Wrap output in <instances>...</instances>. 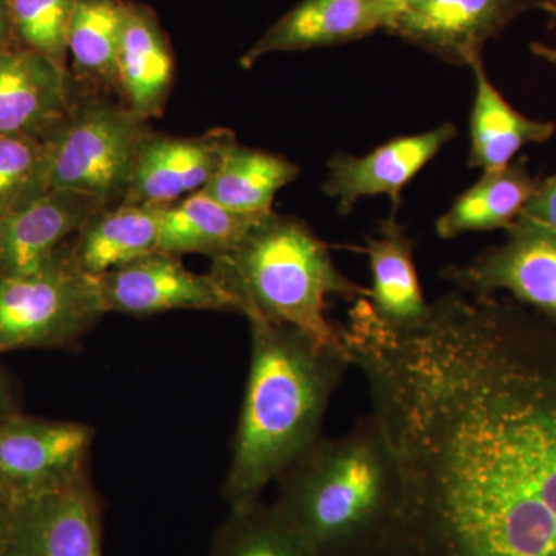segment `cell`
<instances>
[{
	"instance_id": "cell-27",
	"label": "cell",
	"mask_w": 556,
	"mask_h": 556,
	"mask_svg": "<svg viewBox=\"0 0 556 556\" xmlns=\"http://www.w3.org/2000/svg\"><path fill=\"white\" fill-rule=\"evenodd\" d=\"M13 27L27 49L65 68L76 0H9Z\"/></svg>"
},
{
	"instance_id": "cell-29",
	"label": "cell",
	"mask_w": 556,
	"mask_h": 556,
	"mask_svg": "<svg viewBox=\"0 0 556 556\" xmlns=\"http://www.w3.org/2000/svg\"><path fill=\"white\" fill-rule=\"evenodd\" d=\"M386 20V31L405 14L426 5L428 0H379Z\"/></svg>"
},
{
	"instance_id": "cell-12",
	"label": "cell",
	"mask_w": 556,
	"mask_h": 556,
	"mask_svg": "<svg viewBox=\"0 0 556 556\" xmlns=\"http://www.w3.org/2000/svg\"><path fill=\"white\" fill-rule=\"evenodd\" d=\"M457 135L455 124L391 139L364 156L338 153L328 163L325 195L338 200L340 214L353 212L362 199L388 195L397 208L405 186Z\"/></svg>"
},
{
	"instance_id": "cell-5",
	"label": "cell",
	"mask_w": 556,
	"mask_h": 556,
	"mask_svg": "<svg viewBox=\"0 0 556 556\" xmlns=\"http://www.w3.org/2000/svg\"><path fill=\"white\" fill-rule=\"evenodd\" d=\"M148 121L126 104L87 100L70 108L46 137L50 190L123 203Z\"/></svg>"
},
{
	"instance_id": "cell-2",
	"label": "cell",
	"mask_w": 556,
	"mask_h": 556,
	"mask_svg": "<svg viewBox=\"0 0 556 556\" xmlns=\"http://www.w3.org/2000/svg\"><path fill=\"white\" fill-rule=\"evenodd\" d=\"M251 367L223 497L230 510L258 503L321 438L331 397L353 367L345 346L324 345L306 332L248 318Z\"/></svg>"
},
{
	"instance_id": "cell-21",
	"label": "cell",
	"mask_w": 556,
	"mask_h": 556,
	"mask_svg": "<svg viewBox=\"0 0 556 556\" xmlns=\"http://www.w3.org/2000/svg\"><path fill=\"white\" fill-rule=\"evenodd\" d=\"M538 182L540 179L530 174L526 159L511 161L503 169L484 172L438 218V236L448 240L464 233L510 229L535 193Z\"/></svg>"
},
{
	"instance_id": "cell-14",
	"label": "cell",
	"mask_w": 556,
	"mask_h": 556,
	"mask_svg": "<svg viewBox=\"0 0 556 556\" xmlns=\"http://www.w3.org/2000/svg\"><path fill=\"white\" fill-rule=\"evenodd\" d=\"M233 139V131L226 129L190 138L149 135L139 148L123 203L164 206L200 192L214 177Z\"/></svg>"
},
{
	"instance_id": "cell-23",
	"label": "cell",
	"mask_w": 556,
	"mask_h": 556,
	"mask_svg": "<svg viewBox=\"0 0 556 556\" xmlns=\"http://www.w3.org/2000/svg\"><path fill=\"white\" fill-rule=\"evenodd\" d=\"M299 175L300 167L291 160L233 139L203 192L237 214L265 217L273 212L278 190Z\"/></svg>"
},
{
	"instance_id": "cell-24",
	"label": "cell",
	"mask_w": 556,
	"mask_h": 556,
	"mask_svg": "<svg viewBox=\"0 0 556 556\" xmlns=\"http://www.w3.org/2000/svg\"><path fill=\"white\" fill-rule=\"evenodd\" d=\"M127 2L76 0L68 31V54L76 75L94 87H116V60Z\"/></svg>"
},
{
	"instance_id": "cell-22",
	"label": "cell",
	"mask_w": 556,
	"mask_h": 556,
	"mask_svg": "<svg viewBox=\"0 0 556 556\" xmlns=\"http://www.w3.org/2000/svg\"><path fill=\"white\" fill-rule=\"evenodd\" d=\"M260 218L237 214L200 190L161 207L159 251L222 258L239 247Z\"/></svg>"
},
{
	"instance_id": "cell-34",
	"label": "cell",
	"mask_w": 556,
	"mask_h": 556,
	"mask_svg": "<svg viewBox=\"0 0 556 556\" xmlns=\"http://www.w3.org/2000/svg\"><path fill=\"white\" fill-rule=\"evenodd\" d=\"M541 10L546 11V13L552 14V16H556V0H546V2L541 5Z\"/></svg>"
},
{
	"instance_id": "cell-26",
	"label": "cell",
	"mask_w": 556,
	"mask_h": 556,
	"mask_svg": "<svg viewBox=\"0 0 556 556\" xmlns=\"http://www.w3.org/2000/svg\"><path fill=\"white\" fill-rule=\"evenodd\" d=\"M46 138L0 135V217L49 192Z\"/></svg>"
},
{
	"instance_id": "cell-35",
	"label": "cell",
	"mask_w": 556,
	"mask_h": 556,
	"mask_svg": "<svg viewBox=\"0 0 556 556\" xmlns=\"http://www.w3.org/2000/svg\"><path fill=\"white\" fill-rule=\"evenodd\" d=\"M361 556H396L393 554H390V552L386 551H378V552H369V554L361 555Z\"/></svg>"
},
{
	"instance_id": "cell-20",
	"label": "cell",
	"mask_w": 556,
	"mask_h": 556,
	"mask_svg": "<svg viewBox=\"0 0 556 556\" xmlns=\"http://www.w3.org/2000/svg\"><path fill=\"white\" fill-rule=\"evenodd\" d=\"M161 207L119 203L101 208L76 233L70 254L86 273L100 277L159 251Z\"/></svg>"
},
{
	"instance_id": "cell-7",
	"label": "cell",
	"mask_w": 556,
	"mask_h": 556,
	"mask_svg": "<svg viewBox=\"0 0 556 556\" xmlns=\"http://www.w3.org/2000/svg\"><path fill=\"white\" fill-rule=\"evenodd\" d=\"M97 430L24 413L0 422V492L11 504L58 492L89 475Z\"/></svg>"
},
{
	"instance_id": "cell-19",
	"label": "cell",
	"mask_w": 556,
	"mask_h": 556,
	"mask_svg": "<svg viewBox=\"0 0 556 556\" xmlns=\"http://www.w3.org/2000/svg\"><path fill=\"white\" fill-rule=\"evenodd\" d=\"M477 93L470 113L468 166L482 172L503 169L527 144H541L554 137V121L527 118L511 108L493 86L482 58L471 62Z\"/></svg>"
},
{
	"instance_id": "cell-18",
	"label": "cell",
	"mask_w": 556,
	"mask_h": 556,
	"mask_svg": "<svg viewBox=\"0 0 556 556\" xmlns=\"http://www.w3.org/2000/svg\"><path fill=\"white\" fill-rule=\"evenodd\" d=\"M174 79V56L159 17L149 7L127 2L116 60V87L124 104L142 116L163 113Z\"/></svg>"
},
{
	"instance_id": "cell-28",
	"label": "cell",
	"mask_w": 556,
	"mask_h": 556,
	"mask_svg": "<svg viewBox=\"0 0 556 556\" xmlns=\"http://www.w3.org/2000/svg\"><path fill=\"white\" fill-rule=\"evenodd\" d=\"M518 219L556 236V174L540 179L535 193Z\"/></svg>"
},
{
	"instance_id": "cell-33",
	"label": "cell",
	"mask_w": 556,
	"mask_h": 556,
	"mask_svg": "<svg viewBox=\"0 0 556 556\" xmlns=\"http://www.w3.org/2000/svg\"><path fill=\"white\" fill-rule=\"evenodd\" d=\"M530 51H532L535 56L548 62V64L554 65L556 68V47L546 46V43L541 42H532L530 43Z\"/></svg>"
},
{
	"instance_id": "cell-30",
	"label": "cell",
	"mask_w": 556,
	"mask_h": 556,
	"mask_svg": "<svg viewBox=\"0 0 556 556\" xmlns=\"http://www.w3.org/2000/svg\"><path fill=\"white\" fill-rule=\"evenodd\" d=\"M21 413L16 391L7 372L0 368V422Z\"/></svg>"
},
{
	"instance_id": "cell-31",
	"label": "cell",
	"mask_w": 556,
	"mask_h": 556,
	"mask_svg": "<svg viewBox=\"0 0 556 556\" xmlns=\"http://www.w3.org/2000/svg\"><path fill=\"white\" fill-rule=\"evenodd\" d=\"M11 21L10 5L7 0H0V58L10 51L7 49V40H9V25Z\"/></svg>"
},
{
	"instance_id": "cell-16",
	"label": "cell",
	"mask_w": 556,
	"mask_h": 556,
	"mask_svg": "<svg viewBox=\"0 0 556 556\" xmlns=\"http://www.w3.org/2000/svg\"><path fill=\"white\" fill-rule=\"evenodd\" d=\"M67 73L35 50L0 58V135L46 138L67 115Z\"/></svg>"
},
{
	"instance_id": "cell-13",
	"label": "cell",
	"mask_w": 556,
	"mask_h": 556,
	"mask_svg": "<svg viewBox=\"0 0 556 556\" xmlns=\"http://www.w3.org/2000/svg\"><path fill=\"white\" fill-rule=\"evenodd\" d=\"M104 201L72 192L49 190L20 211L0 217V278L35 273L67 247L101 208Z\"/></svg>"
},
{
	"instance_id": "cell-9",
	"label": "cell",
	"mask_w": 556,
	"mask_h": 556,
	"mask_svg": "<svg viewBox=\"0 0 556 556\" xmlns=\"http://www.w3.org/2000/svg\"><path fill=\"white\" fill-rule=\"evenodd\" d=\"M0 556H102V508L89 475L11 504Z\"/></svg>"
},
{
	"instance_id": "cell-8",
	"label": "cell",
	"mask_w": 556,
	"mask_h": 556,
	"mask_svg": "<svg viewBox=\"0 0 556 556\" xmlns=\"http://www.w3.org/2000/svg\"><path fill=\"white\" fill-rule=\"evenodd\" d=\"M507 239L442 276L470 295L507 294L556 325V236L517 219Z\"/></svg>"
},
{
	"instance_id": "cell-15",
	"label": "cell",
	"mask_w": 556,
	"mask_h": 556,
	"mask_svg": "<svg viewBox=\"0 0 556 556\" xmlns=\"http://www.w3.org/2000/svg\"><path fill=\"white\" fill-rule=\"evenodd\" d=\"M386 30L379 0H302L241 56L243 68L287 51L343 46Z\"/></svg>"
},
{
	"instance_id": "cell-10",
	"label": "cell",
	"mask_w": 556,
	"mask_h": 556,
	"mask_svg": "<svg viewBox=\"0 0 556 556\" xmlns=\"http://www.w3.org/2000/svg\"><path fill=\"white\" fill-rule=\"evenodd\" d=\"M546 0H428L405 14L387 33L453 65L482 58L486 43L522 14Z\"/></svg>"
},
{
	"instance_id": "cell-4",
	"label": "cell",
	"mask_w": 556,
	"mask_h": 556,
	"mask_svg": "<svg viewBox=\"0 0 556 556\" xmlns=\"http://www.w3.org/2000/svg\"><path fill=\"white\" fill-rule=\"evenodd\" d=\"M212 276L236 300L237 313L306 332L324 345L343 346L340 327L328 320V299H368L336 266L328 244L302 219L276 212L249 229L239 247L212 260Z\"/></svg>"
},
{
	"instance_id": "cell-6",
	"label": "cell",
	"mask_w": 556,
	"mask_h": 556,
	"mask_svg": "<svg viewBox=\"0 0 556 556\" xmlns=\"http://www.w3.org/2000/svg\"><path fill=\"white\" fill-rule=\"evenodd\" d=\"M105 314L100 277L64 247L35 273L0 278V354L76 345Z\"/></svg>"
},
{
	"instance_id": "cell-25",
	"label": "cell",
	"mask_w": 556,
	"mask_h": 556,
	"mask_svg": "<svg viewBox=\"0 0 556 556\" xmlns=\"http://www.w3.org/2000/svg\"><path fill=\"white\" fill-rule=\"evenodd\" d=\"M208 556H318L281 518L276 507L258 503L230 510L212 541Z\"/></svg>"
},
{
	"instance_id": "cell-1",
	"label": "cell",
	"mask_w": 556,
	"mask_h": 556,
	"mask_svg": "<svg viewBox=\"0 0 556 556\" xmlns=\"http://www.w3.org/2000/svg\"><path fill=\"white\" fill-rule=\"evenodd\" d=\"M342 342L396 460V556H556V325L450 291L422 327L368 305Z\"/></svg>"
},
{
	"instance_id": "cell-32",
	"label": "cell",
	"mask_w": 556,
	"mask_h": 556,
	"mask_svg": "<svg viewBox=\"0 0 556 556\" xmlns=\"http://www.w3.org/2000/svg\"><path fill=\"white\" fill-rule=\"evenodd\" d=\"M11 514V501L0 492V551H2L3 541H5L7 529H9Z\"/></svg>"
},
{
	"instance_id": "cell-11",
	"label": "cell",
	"mask_w": 556,
	"mask_h": 556,
	"mask_svg": "<svg viewBox=\"0 0 556 556\" xmlns=\"http://www.w3.org/2000/svg\"><path fill=\"white\" fill-rule=\"evenodd\" d=\"M108 313L144 317L167 311H232L236 300L208 274H197L178 255L156 251L100 276Z\"/></svg>"
},
{
	"instance_id": "cell-17",
	"label": "cell",
	"mask_w": 556,
	"mask_h": 556,
	"mask_svg": "<svg viewBox=\"0 0 556 556\" xmlns=\"http://www.w3.org/2000/svg\"><path fill=\"white\" fill-rule=\"evenodd\" d=\"M415 248L394 211L380 223L378 236L367 237L362 248L371 268L369 308L388 331L397 334L422 327L431 313L417 277Z\"/></svg>"
},
{
	"instance_id": "cell-3",
	"label": "cell",
	"mask_w": 556,
	"mask_h": 556,
	"mask_svg": "<svg viewBox=\"0 0 556 556\" xmlns=\"http://www.w3.org/2000/svg\"><path fill=\"white\" fill-rule=\"evenodd\" d=\"M281 518L318 556L383 551L397 517L396 460L376 416L318 439L277 479Z\"/></svg>"
}]
</instances>
